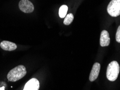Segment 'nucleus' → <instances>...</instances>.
Returning a JSON list of instances; mask_svg holds the SVG:
<instances>
[{
  "label": "nucleus",
  "mask_w": 120,
  "mask_h": 90,
  "mask_svg": "<svg viewBox=\"0 0 120 90\" xmlns=\"http://www.w3.org/2000/svg\"><path fill=\"white\" fill-rule=\"evenodd\" d=\"M116 40L118 43H120V25L117 28L116 33Z\"/></svg>",
  "instance_id": "obj_11"
},
{
  "label": "nucleus",
  "mask_w": 120,
  "mask_h": 90,
  "mask_svg": "<svg viewBox=\"0 0 120 90\" xmlns=\"http://www.w3.org/2000/svg\"><path fill=\"white\" fill-rule=\"evenodd\" d=\"M27 73L26 68L22 65H19L10 70L7 75V78L10 82H15L20 80Z\"/></svg>",
  "instance_id": "obj_1"
},
{
  "label": "nucleus",
  "mask_w": 120,
  "mask_h": 90,
  "mask_svg": "<svg viewBox=\"0 0 120 90\" xmlns=\"http://www.w3.org/2000/svg\"><path fill=\"white\" fill-rule=\"evenodd\" d=\"M110 39L109 34L107 30H103L101 33L100 45L101 47H107L110 44Z\"/></svg>",
  "instance_id": "obj_7"
},
{
  "label": "nucleus",
  "mask_w": 120,
  "mask_h": 90,
  "mask_svg": "<svg viewBox=\"0 0 120 90\" xmlns=\"http://www.w3.org/2000/svg\"><path fill=\"white\" fill-rule=\"evenodd\" d=\"M0 47L3 50L8 51H14L17 49V45L16 44L7 40H3L2 42L0 43Z\"/></svg>",
  "instance_id": "obj_8"
},
{
  "label": "nucleus",
  "mask_w": 120,
  "mask_h": 90,
  "mask_svg": "<svg viewBox=\"0 0 120 90\" xmlns=\"http://www.w3.org/2000/svg\"><path fill=\"white\" fill-rule=\"evenodd\" d=\"M68 8L66 5H63L60 7L59 9V16L61 18H64L67 16Z\"/></svg>",
  "instance_id": "obj_9"
},
{
  "label": "nucleus",
  "mask_w": 120,
  "mask_h": 90,
  "mask_svg": "<svg viewBox=\"0 0 120 90\" xmlns=\"http://www.w3.org/2000/svg\"><path fill=\"white\" fill-rule=\"evenodd\" d=\"M39 88V81L36 78H32L26 84L23 90H38Z\"/></svg>",
  "instance_id": "obj_5"
},
{
  "label": "nucleus",
  "mask_w": 120,
  "mask_h": 90,
  "mask_svg": "<svg viewBox=\"0 0 120 90\" xmlns=\"http://www.w3.org/2000/svg\"><path fill=\"white\" fill-rule=\"evenodd\" d=\"M19 7L21 11L25 13H31L34 10V6L29 0H21Z\"/></svg>",
  "instance_id": "obj_4"
},
{
  "label": "nucleus",
  "mask_w": 120,
  "mask_h": 90,
  "mask_svg": "<svg viewBox=\"0 0 120 90\" xmlns=\"http://www.w3.org/2000/svg\"><path fill=\"white\" fill-rule=\"evenodd\" d=\"M120 73V65L116 61H112L107 67V78L108 80L114 82L117 79Z\"/></svg>",
  "instance_id": "obj_2"
},
{
  "label": "nucleus",
  "mask_w": 120,
  "mask_h": 90,
  "mask_svg": "<svg viewBox=\"0 0 120 90\" xmlns=\"http://www.w3.org/2000/svg\"><path fill=\"white\" fill-rule=\"evenodd\" d=\"M107 11L112 17L120 15V0H112L107 7Z\"/></svg>",
  "instance_id": "obj_3"
},
{
  "label": "nucleus",
  "mask_w": 120,
  "mask_h": 90,
  "mask_svg": "<svg viewBox=\"0 0 120 90\" xmlns=\"http://www.w3.org/2000/svg\"><path fill=\"white\" fill-rule=\"evenodd\" d=\"M101 65L100 63H95L93 65V68L89 76V80L90 82H94L98 78L100 70Z\"/></svg>",
  "instance_id": "obj_6"
},
{
  "label": "nucleus",
  "mask_w": 120,
  "mask_h": 90,
  "mask_svg": "<svg viewBox=\"0 0 120 90\" xmlns=\"http://www.w3.org/2000/svg\"><path fill=\"white\" fill-rule=\"evenodd\" d=\"M73 19H74L73 14L71 13L69 14L68 15H67L66 17H65L63 23L66 25H70V24L72 23V22L73 21Z\"/></svg>",
  "instance_id": "obj_10"
},
{
  "label": "nucleus",
  "mask_w": 120,
  "mask_h": 90,
  "mask_svg": "<svg viewBox=\"0 0 120 90\" xmlns=\"http://www.w3.org/2000/svg\"><path fill=\"white\" fill-rule=\"evenodd\" d=\"M4 87H2V88H1V89H0V90H4Z\"/></svg>",
  "instance_id": "obj_12"
}]
</instances>
